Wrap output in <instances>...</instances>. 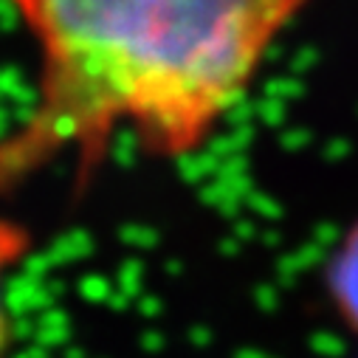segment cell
Returning <instances> with one entry per match:
<instances>
[{
	"label": "cell",
	"instance_id": "cell-1",
	"mask_svg": "<svg viewBox=\"0 0 358 358\" xmlns=\"http://www.w3.org/2000/svg\"><path fill=\"white\" fill-rule=\"evenodd\" d=\"M37 51V99L0 138V198L59 158L82 189L119 138L203 152L313 0H6Z\"/></svg>",
	"mask_w": 358,
	"mask_h": 358
},
{
	"label": "cell",
	"instance_id": "cell-3",
	"mask_svg": "<svg viewBox=\"0 0 358 358\" xmlns=\"http://www.w3.org/2000/svg\"><path fill=\"white\" fill-rule=\"evenodd\" d=\"M336 288H338V296L347 302V308L358 319V229L347 237V243H344V248L338 254Z\"/></svg>",
	"mask_w": 358,
	"mask_h": 358
},
{
	"label": "cell",
	"instance_id": "cell-4",
	"mask_svg": "<svg viewBox=\"0 0 358 358\" xmlns=\"http://www.w3.org/2000/svg\"><path fill=\"white\" fill-rule=\"evenodd\" d=\"M313 341H316L322 355H338L341 352V338H336V336H316Z\"/></svg>",
	"mask_w": 358,
	"mask_h": 358
},
{
	"label": "cell",
	"instance_id": "cell-2",
	"mask_svg": "<svg viewBox=\"0 0 358 358\" xmlns=\"http://www.w3.org/2000/svg\"><path fill=\"white\" fill-rule=\"evenodd\" d=\"M29 245H31L29 229L20 220L0 212V358L6 355L9 338H12V319H9V305H6V282H9V274L29 254Z\"/></svg>",
	"mask_w": 358,
	"mask_h": 358
}]
</instances>
